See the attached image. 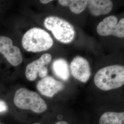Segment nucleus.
<instances>
[{"label": "nucleus", "instance_id": "nucleus-1", "mask_svg": "<svg viewBox=\"0 0 124 124\" xmlns=\"http://www.w3.org/2000/svg\"><path fill=\"white\" fill-rule=\"evenodd\" d=\"M94 83L98 88L109 91L118 88L124 84V67L120 65L105 67L97 72Z\"/></svg>", "mask_w": 124, "mask_h": 124}, {"label": "nucleus", "instance_id": "nucleus-2", "mask_svg": "<svg viewBox=\"0 0 124 124\" xmlns=\"http://www.w3.org/2000/svg\"><path fill=\"white\" fill-rule=\"evenodd\" d=\"M22 45L28 52L39 53L50 49L53 40L47 32L39 28H33L23 35Z\"/></svg>", "mask_w": 124, "mask_h": 124}, {"label": "nucleus", "instance_id": "nucleus-3", "mask_svg": "<svg viewBox=\"0 0 124 124\" xmlns=\"http://www.w3.org/2000/svg\"><path fill=\"white\" fill-rule=\"evenodd\" d=\"M14 102L19 108L31 110L36 113H42L47 108L46 102L38 93L25 88L18 89L16 92Z\"/></svg>", "mask_w": 124, "mask_h": 124}, {"label": "nucleus", "instance_id": "nucleus-4", "mask_svg": "<svg viewBox=\"0 0 124 124\" xmlns=\"http://www.w3.org/2000/svg\"><path fill=\"white\" fill-rule=\"evenodd\" d=\"M44 24L48 30L52 31L55 38L61 43H71L75 37L74 27L62 18L53 16L47 17L45 19Z\"/></svg>", "mask_w": 124, "mask_h": 124}, {"label": "nucleus", "instance_id": "nucleus-5", "mask_svg": "<svg viewBox=\"0 0 124 124\" xmlns=\"http://www.w3.org/2000/svg\"><path fill=\"white\" fill-rule=\"evenodd\" d=\"M97 31L100 36H113L119 38L124 37V18H121L118 22V18L110 16L105 18L98 24Z\"/></svg>", "mask_w": 124, "mask_h": 124}, {"label": "nucleus", "instance_id": "nucleus-6", "mask_svg": "<svg viewBox=\"0 0 124 124\" xmlns=\"http://www.w3.org/2000/svg\"><path fill=\"white\" fill-rule=\"evenodd\" d=\"M0 53L13 66H17L22 62L20 50L13 45V40L8 37L0 36Z\"/></svg>", "mask_w": 124, "mask_h": 124}, {"label": "nucleus", "instance_id": "nucleus-7", "mask_svg": "<svg viewBox=\"0 0 124 124\" xmlns=\"http://www.w3.org/2000/svg\"><path fill=\"white\" fill-rule=\"evenodd\" d=\"M52 55L49 53L43 54L40 58L28 64L25 70V76L30 81L36 80L38 75L40 78H44L48 74L46 65L52 60Z\"/></svg>", "mask_w": 124, "mask_h": 124}, {"label": "nucleus", "instance_id": "nucleus-8", "mask_svg": "<svg viewBox=\"0 0 124 124\" xmlns=\"http://www.w3.org/2000/svg\"><path fill=\"white\" fill-rule=\"evenodd\" d=\"M71 74L80 81L85 83L91 75V69L88 61L83 57L76 56L70 63Z\"/></svg>", "mask_w": 124, "mask_h": 124}, {"label": "nucleus", "instance_id": "nucleus-9", "mask_svg": "<svg viewBox=\"0 0 124 124\" xmlns=\"http://www.w3.org/2000/svg\"><path fill=\"white\" fill-rule=\"evenodd\" d=\"M37 88L43 95L52 98L64 88V85L53 77L46 76L38 82Z\"/></svg>", "mask_w": 124, "mask_h": 124}, {"label": "nucleus", "instance_id": "nucleus-10", "mask_svg": "<svg viewBox=\"0 0 124 124\" xmlns=\"http://www.w3.org/2000/svg\"><path fill=\"white\" fill-rule=\"evenodd\" d=\"M87 1L89 10L95 16L106 15L111 12L113 3L110 0H89Z\"/></svg>", "mask_w": 124, "mask_h": 124}, {"label": "nucleus", "instance_id": "nucleus-11", "mask_svg": "<svg viewBox=\"0 0 124 124\" xmlns=\"http://www.w3.org/2000/svg\"><path fill=\"white\" fill-rule=\"evenodd\" d=\"M52 69L54 74L58 78L64 81L69 79L70 73L68 64L63 58H58L54 61L52 64Z\"/></svg>", "mask_w": 124, "mask_h": 124}, {"label": "nucleus", "instance_id": "nucleus-12", "mask_svg": "<svg viewBox=\"0 0 124 124\" xmlns=\"http://www.w3.org/2000/svg\"><path fill=\"white\" fill-rule=\"evenodd\" d=\"M124 112H106L99 120V124H124Z\"/></svg>", "mask_w": 124, "mask_h": 124}, {"label": "nucleus", "instance_id": "nucleus-13", "mask_svg": "<svg viewBox=\"0 0 124 124\" xmlns=\"http://www.w3.org/2000/svg\"><path fill=\"white\" fill-rule=\"evenodd\" d=\"M58 2L62 6L69 7L71 12L76 14L82 13L87 4L86 0H59Z\"/></svg>", "mask_w": 124, "mask_h": 124}, {"label": "nucleus", "instance_id": "nucleus-14", "mask_svg": "<svg viewBox=\"0 0 124 124\" xmlns=\"http://www.w3.org/2000/svg\"><path fill=\"white\" fill-rule=\"evenodd\" d=\"M8 107L6 103L3 101L0 100V113L5 112L8 110Z\"/></svg>", "mask_w": 124, "mask_h": 124}, {"label": "nucleus", "instance_id": "nucleus-15", "mask_svg": "<svg viewBox=\"0 0 124 124\" xmlns=\"http://www.w3.org/2000/svg\"><path fill=\"white\" fill-rule=\"evenodd\" d=\"M52 1V0H40V2L44 4H46L47 3H48L49 2Z\"/></svg>", "mask_w": 124, "mask_h": 124}, {"label": "nucleus", "instance_id": "nucleus-16", "mask_svg": "<svg viewBox=\"0 0 124 124\" xmlns=\"http://www.w3.org/2000/svg\"><path fill=\"white\" fill-rule=\"evenodd\" d=\"M33 124H40V123H35ZM55 124H68V123L66 122V121H58V122H57Z\"/></svg>", "mask_w": 124, "mask_h": 124}]
</instances>
